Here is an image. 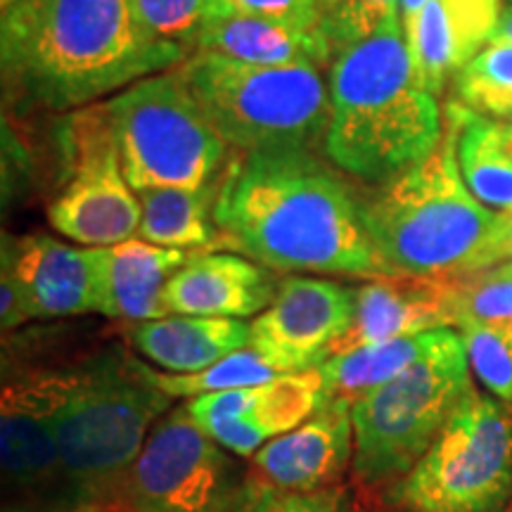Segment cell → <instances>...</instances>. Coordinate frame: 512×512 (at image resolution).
<instances>
[{
    "label": "cell",
    "mask_w": 512,
    "mask_h": 512,
    "mask_svg": "<svg viewBox=\"0 0 512 512\" xmlns=\"http://www.w3.org/2000/svg\"><path fill=\"white\" fill-rule=\"evenodd\" d=\"M95 278V313L126 323L169 316L164 290L195 252L157 247L133 238L112 247H88Z\"/></svg>",
    "instance_id": "cell-18"
},
{
    "label": "cell",
    "mask_w": 512,
    "mask_h": 512,
    "mask_svg": "<svg viewBox=\"0 0 512 512\" xmlns=\"http://www.w3.org/2000/svg\"><path fill=\"white\" fill-rule=\"evenodd\" d=\"M456 328L465 323L512 325V264L456 280Z\"/></svg>",
    "instance_id": "cell-31"
},
{
    "label": "cell",
    "mask_w": 512,
    "mask_h": 512,
    "mask_svg": "<svg viewBox=\"0 0 512 512\" xmlns=\"http://www.w3.org/2000/svg\"><path fill=\"white\" fill-rule=\"evenodd\" d=\"M252 323L242 318L169 313L131 328V347L166 373H197L249 347Z\"/></svg>",
    "instance_id": "cell-22"
},
{
    "label": "cell",
    "mask_w": 512,
    "mask_h": 512,
    "mask_svg": "<svg viewBox=\"0 0 512 512\" xmlns=\"http://www.w3.org/2000/svg\"><path fill=\"white\" fill-rule=\"evenodd\" d=\"M456 147L458 128L446 119L432 155L363 195L368 230L394 275L456 283L503 264L512 216L472 195Z\"/></svg>",
    "instance_id": "cell-4"
},
{
    "label": "cell",
    "mask_w": 512,
    "mask_h": 512,
    "mask_svg": "<svg viewBox=\"0 0 512 512\" xmlns=\"http://www.w3.org/2000/svg\"><path fill=\"white\" fill-rule=\"evenodd\" d=\"M136 195L140 202L136 238L183 252L219 247L214 223L216 181L202 188H145L136 190Z\"/></svg>",
    "instance_id": "cell-24"
},
{
    "label": "cell",
    "mask_w": 512,
    "mask_h": 512,
    "mask_svg": "<svg viewBox=\"0 0 512 512\" xmlns=\"http://www.w3.org/2000/svg\"><path fill=\"white\" fill-rule=\"evenodd\" d=\"M354 465L351 403L325 401L309 420L275 437L252 456V472L283 491H318L342 484Z\"/></svg>",
    "instance_id": "cell-15"
},
{
    "label": "cell",
    "mask_w": 512,
    "mask_h": 512,
    "mask_svg": "<svg viewBox=\"0 0 512 512\" xmlns=\"http://www.w3.org/2000/svg\"><path fill=\"white\" fill-rule=\"evenodd\" d=\"M226 3L230 10L242 12V15L273 19V22L299 29L323 31L318 0H226Z\"/></svg>",
    "instance_id": "cell-33"
},
{
    "label": "cell",
    "mask_w": 512,
    "mask_h": 512,
    "mask_svg": "<svg viewBox=\"0 0 512 512\" xmlns=\"http://www.w3.org/2000/svg\"><path fill=\"white\" fill-rule=\"evenodd\" d=\"M505 140H508V147H510V152H512V128H508V126H505Z\"/></svg>",
    "instance_id": "cell-39"
},
{
    "label": "cell",
    "mask_w": 512,
    "mask_h": 512,
    "mask_svg": "<svg viewBox=\"0 0 512 512\" xmlns=\"http://www.w3.org/2000/svg\"><path fill=\"white\" fill-rule=\"evenodd\" d=\"M320 22L332 55L368 41L384 24L399 17V0H318Z\"/></svg>",
    "instance_id": "cell-30"
},
{
    "label": "cell",
    "mask_w": 512,
    "mask_h": 512,
    "mask_svg": "<svg viewBox=\"0 0 512 512\" xmlns=\"http://www.w3.org/2000/svg\"><path fill=\"white\" fill-rule=\"evenodd\" d=\"M444 330V328H441ZM439 330L422 332L415 337L389 339V342L370 344L351 351H342L320 366L325 401L354 403L370 389L394 380L403 370L411 368L425 351L437 342Z\"/></svg>",
    "instance_id": "cell-25"
},
{
    "label": "cell",
    "mask_w": 512,
    "mask_h": 512,
    "mask_svg": "<svg viewBox=\"0 0 512 512\" xmlns=\"http://www.w3.org/2000/svg\"><path fill=\"white\" fill-rule=\"evenodd\" d=\"M8 91L46 110L72 112L188 53L140 27L133 0H17L0 24Z\"/></svg>",
    "instance_id": "cell-2"
},
{
    "label": "cell",
    "mask_w": 512,
    "mask_h": 512,
    "mask_svg": "<svg viewBox=\"0 0 512 512\" xmlns=\"http://www.w3.org/2000/svg\"><path fill=\"white\" fill-rule=\"evenodd\" d=\"M105 107L133 190L202 188L219 178L228 145L176 67L131 83Z\"/></svg>",
    "instance_id": "cell-9"
},
{
    "label": "cell",
    "mask_w": 512,
    "mask_h": 512,
    "mask_svg": "<svg viewBox=\"0 0 512 512\" xmlns=\"http://www.w3.org/2000/svg\"><path fill=\"white\" fill-rule=\"evenodd\" d=\"M503 0H430L406 36L415 74L427 91L441 95L446 81L456 79L489 46Z\"/></svg>",
    "instance_id": "cell-20"
},
{
    "label": "cell",
    "mask_w": 512,
    "mask_h": 512,
    "mask_svg": "<svg viewBox=\"0 0 512 512\" xmlns=\"http://www.w3.org/2000/svg\"><path fill=\"white\" fill-rule=\"evenodd\" d=\"M133 8L140 27L155 41L192 55L207 24L230 5L226 0H133Z\"/></svg>",
    "instance_id": "cell-28"
},
{
    "label": "cell",
    "mask_w": 512,
    "mask_h": 512,
    "mask_svg": "<svg viewBox=\"0 0 512 512\" xmlns=\"http://www.w3.org/2000/svg\"><path fill=\"white\" fill-rule=\"evenodd\" d=\"M0 3H3V10H5V8H10V5H15L17 0H0Z\"/></svg>",
    "instance_id": "cell-40"
},
{
    "label": "cell",
    "mask_w": 512,
    "mask_h": 512,
    "mask_svg": "<svg viewBox=\"0 0 512 512\" xmlns=\"http://www.w3.org/2000/svg\"><path fill=\"white\" fill-rule=\"evenodd\" d=\"M503 264H512V219H510L508 240H505V254H503Z\"/></svg>",
    "instance_id": "cell-38"
},
{
    "label": "cell",
    "mask_w": 512,
    "mask_h": 512,
    "mask_svg": "<svg viewBox=\"0 0 512 512\" xmlns=\"http://www.w3.org/2000/svg\"><path fill=\"white\" fill-rule=\"evenodd\" d=\"M458 102L503 121L512 112V43H489L456 74Z\"/></svg>",
    "instance_id": "cell-27"
},
{
    "label": "cell",
    "mask_w": 512,
    "mask_h": 512,
    "mask_svg": "<svg viewBox=\"0 0 512 512\" xmlns=\"http://www.w3.org/2000/svg\"><path fill=\"white\" fill-rule=\"evenodd\" d=\"M354 311L356 287L318 275H287L271 306L254 316L249 347L280 375L316 370L335 356Z\"/></svg>",
    "instance_id": "cell-13"
},
{
    "label": "cell",
    "mask_w": 512,
    "mask_h": 512,
    "mask_svg": "<svg viewBox=\"0 0 512 512\" xmlns=\"http://www.w3.org/2000/svg\"><path fill=\"white\" fill-rule=\"evenodd\" d=\"M427 3H430V0H399V17H401L403 36L411 34L415 24H418L422 10L427 8Z\"/></svg>",
    "instance_id": "cell-35"
},
{
    "label": "cell",
    "mask_w": 512,
    "mask_h": 512,
    "mask_svg": "<svg viewBox=\"0 0 512 512\" xmlns=\"http://www.w3.org/2000/svg\"><path fill=\"white\" fill-rule=\"evenodd\" d=\"M0 448L5 503L76 512L53 425L48 361L3 354Z\"/></svg>",
    "instance_id": "cell-12"
},
{
    "label": "cell",
    "mask_w": 512,
    "mask_h": 512,
    "mask_svg": "<svg viewBox=\"0 0 512 512\" xmlns=\"http://www.w3.org/2000/svg\"><path fill=\"white\" fill-rule=\"evenodd\" d=\"M489 43H512V3L505 5L501 17H498L496 31Z\"/></svg>",
    "instance_id": "cell-36"
},
{
    "label": "cell",
    "mask_w": 512,
    "mask_h": 512,
    "mask_svg": "<svg viewBox=\"0 0 512 512\" xmlns=\"http://www.w3.org/2000/svg\"><path fill=\"white\" fill-rule=\"evenodd\" d=\"M503 124H505V126H508V128H512V112L508 114V117H505V119H503Z\"/></svg>",
    "instance_id": "cell-41"
},
{
    "label": "cell",
    "mask_w": 512,
    "mask_h": 512,
    "mask_svg": "<svg viewBox=\"0 0 512 512\" xmlns=\"http://www.w3.org/2000/svg\"><path fill=\"white\" fill-rule=\"evenodd\" d=\"M472 370L456 328L394 380L351 403L354 479L363 489H389L411 472L472 389Z\"/></svg>",
    "instance_id": "cell-7"
},
{
    "label": "cell",
    "mask_w": 512,
    "mask_h": 512,
    "mask_svg": "<svg viewBox=\"0 0 512 512\" xmlns=\"http://www.w3.org/2000/svg\"><path fill=\"white\" fill-rule=\"evenodd\" d=\"M280 373L268 366L264 356L252 347H245L235 354L214 363V366L197 370V373H166L150 366V380L171 399H197V396L228 392V389L252 387L273 380Z\"/></svg>",
    "instance_id": "cell-26"
},
{
    "label": "cell",
    "mask_w": 512,
    "mask_h": 512,
    "mask_svg": "<svg viewBox=\"0 0 512 512\" xmlns=\"http://www.w3.org/2000/svg\"><path fill=\"white\" fill-rule=\"evenodd\" d=\"M456 283L380 275L356 287L354 323L335 354L389 339L415 337L422 332L456 328Z\"/></svg>",
    "instance_id": "cell-16"
},
{
    "label": "cell",
    "mask_w": 512,
    "mask_h": 512,
    "mask_svg": "<svg viewBox=\"0 0 512 512\" xmlns=\"http://www.w3.org/2000/svg\"><path fill=\"white\" fill-rule=\"evenodd\" d=\"M176 69L214 131L238 152L325 143L330 88L316 67H261L192 53Z\"/></svg>",
    "instance_id": "cell-6"
},
{
    "label": "cell",
    "mask_w": 512,
    "mask_h": 512,
    "mask_svg": "<svg viewBox=\"0 0 512 512\" xmlns=\"http://www.w3.org/2000/svg\"><path fill=\"white\" fill-rule=\"evenodd\" d=\"M242 512H356V498L344 482L318 491H283L254 475Z\"/></svg>",
    "instance_id": "cell-32"
},
{
    "label": "cell",
    "mask_w": 512,
    "mask_h": 512,
    "mask_svg": "<svg viewBox=\"0 0 512 512\" xmlns=\"http://www.w3.org/2000/svg\"><path fill=\"white\" fill-rule=\"evenodd\" d=\"M325 155L339 171L380 185L441 143L437 95L415 74L401 19L335 57Z\"/></svg>",
    "instance_id": "cell-5"
},
{
    "label": "cell",
    "mask_w": 512,
    "mask_h": 512,
    "mask_svg": "<svg viewBox=\"0 0 512 512\" xmlns=\"http://www.w3.org/2000/svg\"><path fill=\"white\" fill-rule=\"evenodd\" d=\"M3 261L22 285L34 320L95 313V278L88 247H72L53 235H3Z\"/></svg>",
    "instance_id": "cell-19"
},
{
    "label": "cell",
    "mask_w": 512,
    "mask_h": 512,
    "mask_svg": "<svg viewBox=\"0 0 512 512\" xmlns=\"http://www.w3.org/2000/svg\"><path fill=\"white\" fill-rule=\"evenodd\" d=\"M456 330L463 337L472 375L486 394L512 408V325L465 323Z\"/></svg>",
    "instance_id": "cell-29"
},
{
    "label": "cell",
    "mask_w": 512,
    "mask_h": 512,
    "mask_svg": "<svg viewBox=\"0 0 512 512\" xmlns=\"http://www.w3.org/2000/svg\"><path fill=\"white\" fill-rule=\"evenodd\" d=\"M219 247L275 273L380 278L363 192L311 150L235 152L216 178Z\"/></svg>",
    "instance_id": "cell-1"
},
{
    "label": "cell",
    "mask_w": 512,
    "mask_h": 512,
    "mask_svg": "<svg viewBox=\"0 0 512 512\" xmlns=\"http://www.w3.org/2000/svg\"><path fill=\"white\" fill-rule=\"evenodd\" d=\"M387 501L401 512H503L512 501V408L472 384Z\"/></svg>",
    "instance_id": "cell-8"
},
{
    "label": "cell",
    "mask_w": 512,
    "mask_h": 512,
    "mask_svg": "<svg viewBox=\"0 0 512 512\" xmlns=\"http://www.w3.org/2000/svg\"><path fill=\"white\" fill-rule=\"evenodd\" d=\"M29 320H34V313H31L27 294L19 285L12 266L3 261V268H0V328H3V335L22 328Z\"/></svg>",
    "instance_id": "cell-34"
},
{
    "label": "cell",
    "mask_w": 512,
    "mask_h": 512,
    "mask_svg": "<svg viewBox=\"0 0 512 512\" xmlns=\"http://www.w3.org/2000/svg\"><path fill=\"white\" fill-rule=\"evenodd\" d=\"M105 512H126V510H105Z\"/></svg>",
    "instance_id": "cell-42"
},
{
    "label": "cell",
    "mask_w": 512,
    "mask_h": 512,
    "mask_svg": "<svg viewBox=\"0 0 512 512\" xmlns=\"http://www.w3.org/2000/svg\"><path fill=\"white\" fill-rule=\"evenodd\" d=\"M325 403L320 370L287 373L252 387L197 396L185 401L192 422L238 458H252L261 446L309 420Z\"/></svg>",
    "instance_id": "cell-14"
},
{
    "label": "cell",
    "mask_w": 512,
    "mask_h": 512,
    "mask_svg": "<svg viewBox=\"0 0 512 512\" xmlns=\"http://www.w3.org/2000/svg\"><path fill=\"white\" fill-rule=\"evenodd\" d=\"M446 119L458 128V166L467 188L486 209L512 216V152L503 121L463 102H451Z\"/></svg>",
    "instance_id": "cell-23"
},
{
    "label": "cell",
    "mask_w": 512,
    "mask_h": 512,
    "mask_svg": "<svg viewBox=\"0 0 512 512\" xmlns=\"http://www.w3.org/2000/svg\"><path fill=\"white\" fill-rule=\"evenodd\" d=\"M508 512H512V505H510V510H508Z\"/></svg>",
    "instance_id": "cell-43"
},
{
    "label": "cell",
    "mask_w": 512,
    "mask_h": 512,
    "mask_svg": "<svg viewBox=\"0 0 512 512\" xmlns=\"http://www.w3.org/2000/svg\"><path fill=\"white\" fill-rule=\"evenodd\" d=\"M48 384L69 503L76 512L121 510L128 472L174 399L121 344L48 361Z\"/></svg>",
    "instance_id": "cell-3"
},
{
    "label": "cell",
    "mask_w": 512,
    "mask_h": 512,
    "mask_svg": "<svg viewBox=\"0 0 512 512\" xmlns=\"http://www.w3.org/2000/svg\"><path fill=\"white\" fill-rule=\"evenodd\" d=\"M252 470L190 418L185 403L152 427L126 477V512H242Z\"/></svg>",
    "instance_id": "cell-10"
},
{
    "label": "cell",
    "mask_w": 512,
    "mask_h": 512,
    "mask_svg": "<svg viewBox=\"0 0 512 512\" xmlns=\"http://www.w3.org/2000/svg\"><path fill=\"white\" fill-rule=\"evenodd\" d=\"M48 221L83 247H112L138 235L140 202L105 105L86 107L69 121V181L48 207Z\"/></svg>",
    "instance_id": "cell-11"
},
{
    "label": "cell",
    "mask_w": 512,
    "mask_h": 512,
    "mask_svg": "<svg viewBox=\"0 0 512 512\" xmlns=\"http://www.w3.org/2000/svg\"><path fill=\"white\" fill-rule=\"evenodd\" d=\"M195 53H211L261 67H332L335 55L323 31L228 10L202 31Z\"/></svg>",
    "instance_id": "cell-21"
},
{
    "label": "cell",
    "mask_w": 512,
    "mask_h": 512,
    "mask_svg": "<svg viewBox=\"0 0 512 512\" xmlns=\"http://www.w3.org/2000/svg\"><path fill=\"white\" fill-rule=\"evenodd\" d=\"M510 3H512V0H510Z\"/></svg>",
    "instance_id": "cell-44"
},
{
    "label": "cell",
    "mask_w": 512,
    "mask_h": 512,
    "mask_svg": "<svg viewBox=\"0 0 512 512\" xmlns=\"http://www.w3.org/2000/svg\"><path fill=\"white\" fill-rule=\"evenodd\" d=\"M3 512H64V510H50V508H31V505H8V503H5Z\"/></svg>",
    "instance_id": "cell-37"
},
{
    "label": "cell",
    "mask_w": 512,
    "mask_h": 512,
    "mask_svg": "<svg viewBox=\"0 0 512 512\" xmlns=\"http://www.w3.org/2000/svg\"><path fill=\"white\" fill-rule=\"evenodd\" d=\"M280 280L271 268L242 254H192L164 290L169 313L214 318H252L275 299Z\"/></svg>",
    "instance_id": "cell-17"
}]
</instances>
